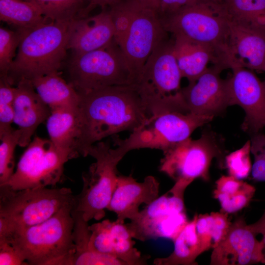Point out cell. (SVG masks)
Segmentation results:
<instances>
[{"instance_id":"obj_1","label":"cell","mask_w":265,"mask_h":265,"mask_svg":"<svg viewBox=\"0 0 265 265\" xmlns=\"http://www.w3.org/2000/svg\"><path fill=\"white\" fill-rule=\"evenodd\" d=\"M79 93L80 129L77 151L83 157L87 156L88 149L95 143L122 132H132L151 117L135 84L107 86Z\"/></svg>"},{"instance_id":"obj_2","label":"cell","mask_w":265,"mask_h":265,"mask_svg":"<svg viewBox=\"0 0 265 265\" xmlns=\"http://www.w3.org/2000/svg\"><path fill=\"white\" fill-rule=\"evenodd\" d=\"M71 23L51 21L25 31L7 75L13 85L23 79L59 72L68 49Z\"/></svg>"},{"instance_id":"obj_3","label":"cell","mask_w":265,"mask_h":265,"mask_svg":"<svg viewBox=\"0 0 265 265\" xmlns=\"http://www.w3.org/2000/svg\"><path fill=\"white\" fill-rule=\"evenodd\" d=\"M73 202L67 204L46 221L17 232L4 240L10 243L32 265H71Z\"/></svg>"},{"instance_id":"obj_4","label":"cell","mask_w":265,"mask_h":265,"mask_svg":"<svg viewBox=\"0 0 265 265\" xmlns=\"http://www.w3.org/2000/svg\"><path fill=\"white\" fill-rule=\"evenodd\" d=\"M173 44L172 36L158 45L135 84L151 117L171 111H188L181 91L183 77Z\"/></svg>"},{"instance_id":"obj_5","label":"cell","mask_w":265,"mask_h":265,"mask_svg":"<svg viewBox=\"0 0 265 265\" xmlns=\"http://www.w3.org/2000/svg\"><path fill=\"white\" fill-rule=\"evenodd\" d=\"M74 200L67 187L14 190L0 186V239L46 221Z\"/></svg>"},{"instance_id":"obj_6","label":"cell","mask_w":265,"mask_h":265,"mask_svg":"<svg viewBox=\"0 0 265 265\" xmlns=\"http://www.w3.org/2000/svg\"><path fill=\"white\" fill-rule=\"evenodd\" d=\"M162 21L165 29L173 36H181L212 48L219 66L229 68L228 16L221 3L204 0L179 11Z\"/></svg>"},{"instance_id":"obj_7","label":"cell","mask_w":265,"mask_h":265,"mask_svg":"<svg viewBox=\"0 0 265 265\" xmlns=\"http://www.w3.org/2000/svg\"><path fill=\"white\" fill-rule=\"evenodd\" d=\"M67 81L79 93L111 86L135 84L121 49L113 39L89 52L72 53L66 67Z\"/></svg>"},{"instance_id":"obj_8","label":"cell","mask_w":265,"mask_h":265,"mask_svg":"<svg viewBox=\"0 0 265 265\" xmlns=\"http://www.w3.org/2000/svg\"><path fill=\"white\" fill-rule=\"evenodd\" d=\"M87 155L94 158L95 162L82 174V189L75 196L73 210L81 213L84 219L88 222L105 217V210L117 184V166L125 155L117 147L112 148L108 142L102 141L92 145Z\"/></svg>"},{"instance_id":"obj_9","label":"cell","mask_w":265,"mask_h":265,"mask_svg":"<svg viewBox=\"0 0 265 265\" xmlns=\"http://www.w3.org/2000/svg\"><path fill=\"white\" fill-rule=\"evenodd\" d=\"M213 117L188 111H171L151 117L149 120L124 140H117V147L125 155L130 151L149 148L165 152L190 137L198 128Z\"/></svg>"},{"instance_id":"obj_10","label":"cell","mask_w":265,"mask_h":265,"mask_svg":"<svg viewBox=\"0 0 265 265\" xmlns=\"http://www.w3.org/2000/svg\"><path fill=\"white\" fill-rule=\"evenodd\" d=\"M217 140L212 133L187 138L163 152L159 170L188 186L196 179L208 181L212 161L222 153Z\"/></svg>"},{"instance_id":"obj_11","label":"cell","mask_w":265,"mask_h":265,"mask_svg":"<svg viewBox=\"0 0 265 265\" xmlns=\"http://www.w3.org/2000/svg\"><path fill=\"white\" fill-rule=\"evenodd\" d=\"M132 1L130 25L119 46L136 83L148 58L169 33L156 11Z\"/></svg>"},{"instance_id":"obj_12","label":"cell","mask_w":265,"mask_h":265,"mask_svg":"<svg viewBox=\"0 0 265 265\" xmlns=\"http://www.w3.org/2000/svg\"><path fill=\"white\" fill-rule=\"evenodd\" d=\"M227 79L231 106L238 105L245 112L242 128L253 133L265 127V86L249 69L234 67Z\"/></svg>"},{"instance_id":"obj_13","label":"cell","mask_w":265,"mask_h":265,"mask_svg":"<svg viewBox=\"0 0 265 265\" xmlns=\"http://www.w3.org/2000/svg\"><path fill=\"white\" fill-rule=\"evenodd\" d=\"M223 69L213 65L194 82L181 89L189 112L215 117L231 106L227 80L220 77Z\"/></svg>"},{"instance_id":"obj_14","label":"cell","mask_w":265,"mask_h":265,"mask_svg":"<svg viewBox=\"0 0 265 265\" xmlns=\"http://www.w3.org/2000/svg\"><path fill=\"white\" fill-rule=\"evenodd\" d=\"M242 219L232 223L222 240L212 249L211 264L247 265L265 263V244Z\"/></svg>"},{"instance_id":"obj_15","label":"cell","mask_w":265,"mask_h":265,"mask_svg":"<svg viewBox=\"0 0 265 265\" xmlns=\"http://www.w3.org/2000/svg\"><path fill=\"white\" fill-rule=\"evenodd\" d=\"M50 139L35 137L21 156L16 170L0 186L14 190L47 187L52 179Z\"/></svg>"},{"instance_id":"obj_16","label":"cell","mask_w":265,"mask_h":265,"mask_svg":"<svg viewBox=\"0 0 265 265\" xmlns=\"http://www.w3.org/2000/svg\"><path fill=\"white\" fill-rule=\"evenodd\" d=\"M159 186L153 176H147L142 182H138L131 175H118L107 210L115 212L117 219L121 221L134 220L139 213L141 204L148 205L159 197Z\"/></svg>"},{"instance_id":"obj_17","label":"cell","mask_w":265,"mask_h":265,"mask_svg":"<svg viewBox=\"0 0 265 265\" xmlns=\"http://www.w3.org/2000/svg\"><path fill=\"white\" fill-rule=\"evenodd\" d=\"M13 122L18 127L21 137L19 146L25 147L39 125L47 121L51 113L29 80H20L16 86Z\"/></svg>"},{"instance_id":"obj_18","label":"cell","mask_w":265,"mask_h":265,"mask_svg":"<svg viewBox=\"0 0 265 265\" xmlns=\"http://www.w3.org/2000/svg\"><path fill=\"white\" fill-rule=\"evenodd\" d=\"M114 37V27L109 9L99 14L74 20L71 23L68 49L83 53L102 48Z\"/></svg>"},{"instance_id":"obj_19","label":"cell","mask_w":265,"mask_h":265,"mask_svg":"<svg viewBox=\"0 0 265 265\" xmlns=\"http://www.w3.org/2000/svg\"><path fill=\"white\" fill-rule=\"evenodd\" d=\"M228 24L230 69L241 67L265 72V35L240 26L229 17Z\"/></svg>"},{"instance_id":"obj_20","label":"cell","mask_w":265,"mask_h":265,"mask_svg":"<svg viewBox=\"0 0 265 265\" xmlns=\"http://www.w3.org/2000/svg\"><path fill=\"white\" fill-rule=\"evenodd\" d=\"M173 50L183 78L189 83L195 81L212 62L219 66V60L211 47L181 36H173Z\"/></svg>"},{"instance_id":"obj_21","label":"cell","mask_w":265,"mask_h":265,"mask_svg":"<svg viewBox=\"0 0 265 265\" xmlns=\"http://www.w3.org/2000/svg\"><path fill=\"white\" fill-rule=\"evenodd\" d=\"M80 129L79 106L52 110L47 120L49 139L57 149L72 159L80 156L77 151Z\"/></svg>"},{"instance_id":"obj_22","label":"cell","mask_w":265,"mask_h":265,"mask_svg":"<svg viewBox=\"0 0 265 265\" xmlns=\"http://www.w3.org/2000/svg\"><path fill=\"white\" fill-rule=\"evenodd\" d=\"M186 212L145 220H133L126 224L133 238L141 241L165 238L173 241L187 223Z\"/></svg>"},{"instance_id":"obj_23","label":"cell","mask_w":265,"mask_h":265,"mask_svg":"<svg viewBox=\"0 0 265 265\" xmlns=\"http://www.w3.org/2000/svg\"><path fill=\"white\" fill-rule=\"evenodd\" d=\"M74 253L71 265H125L118 259L97 252L90 242L91 231L81 213L72 210Z\"/></svg>"},{"instance_id":"obj_24","label":"cell","mask_w":265,"mask_h":265,"mask_svg":"<svg viewBox=\"0 0 265 265\" xmlns=\"http://www.w3.org/2000/svg\"><path fill=\"white\" fill-rule=\"evenodd\" d=\"M42 100L52 110L64 107H77L80 94L59 73L30 80Z\"/></svg>"},{"instance_id":"obj_25","label":"cell","mask_w":265,"mask_h":265,"mask_svg":"<svg viewBox=\"0 0 265 265\" xmlns=\"http://www.w3.org/2000/svg\"><path fill=\"white\" fill-rule=\"evenodd\" d=\"M255 192L251 185L230 175H222L215 182L213 196L220 203L222 212H236L246 207Z\"/></svg>"},{"instance_id":"obj_26","label":"cell","mask_w":265,"mask_h":265,"mask_svg":"<svg viewBox=\"0 0 265 265\" xmlns=\"http://www.w3.org/2000/svg\"><path fill=\"white\" fill-rule=\"evenodd\" d=\"M196 214L173 240L174 250L167 257L155 259V265H190L195 264L196 258L204 252L197 233Z\"/></svg>"},{"instance_id":"obj_27","label":"cell","mask_w":265,"mask_h":265,"mask_svg":"<svg viewBox=\"0 0 265 265\" xmlns=\"http://www.w3.org/2000/svg\"><path fill=\"white\" fill-rule=\"evenodd\" d=\"M0 20L21 30L33 29L49 21L35 3L24 0H0Z\"/></svg>"},{"instance_id":"obj_28","label":"cell","mask_w":265,"mask_h":265,"mask_svg":"<svg viewBox=\"0 0 265 265\" xmlns=\"http://www.w3.org/2000/svg\"><path fill=\"white\" fill-rule=\"evenodd\" d=\"M222 4L232 21L265 35V0H226Z\"/></svg>"},{"instance_id":"obj_29","label":"cell","mask_w":265,"mask_h":265,"mask_svg":"<svg viewBox=\"0 0 265 265\" xmlns=\"http://www.w3.org/2000/svg\"><path fill=\"white\" fill-rule=\"evenodd\" d=\"M110 238L115 257L125 265H144L147 264V256L141 254L134 245L135 241L124 222L118 219L110 221Z\"/></svg>"},{"instance_id":"obj_30","label":"cell","mask_w":265,"mask_h":265,"mask_svg":"<svg viewBox=\"0 0 265 265\" xmlns=\"http://www.w3.org/2000/svg\"><path fill=\"white\" fill-rule=\"evenodd\" d=\"M227 214L212 212L198 215L196 229L204 252L215 247L227 233L232 224Z\"/></svg>"},{"instance_id":"obj_31","label":"cell","mask_w":265,"mask_h":265,"mask_svg":"<svg viewBox=\"0 0 265 265\" xmlns=\"http://www.w3.org/2000/svg\"><path fill=\"white\" fill-rule=\"evenodd\" d=\"M50 21L71 22L84 17L88 0H34Z\"/></svg>"},{"instance_id":"obj_32","label":"cell","mask_w":265,"mask_h":265,"mask_svg":"<svg viewBox=\"0 0 265 265\" xmlns=\"http://www.w3.org/2000/svg\"><path fill=\"white\" fill-rule=\"evenodd\" d=\"M20 137L18 129L0 135V186L6 183L14 172V151Z\"/></svg>"},{"instance_id":"obj_33","label":"cell","mask_w":265,"mask_h":265,"mask_svg":"<svg viewBox=\"0 0 265 265\" xmlns=\"http://www.w3.org/2000/svg\"><path fill=\"white\" fill-rule=\"evenodd\" d=\"M26 30L0 28V76H7L16 57V51Z\"/></svg>"},{"instance_id":"obj_34","label":"cell","mask_w":265,"mask_h":265,"mask_svg":"<svg viewBox=\"0 0 265 265\" xmlns=\"http://www.w3.org/2000/svg\"><path fill=\"white\" fill-rule=\"evenodd\" d=\"M16 87L7 77L0 76V135L12 130Z\"/></svg>"},{"instance_id":"obj_35","label":"cell","mask_w":265,"mask_h":265,"mask_svg":"<svg viewBox=\"0 0 265 265\" xmlns=\"http://www.w3.org/2000/svg\"><path fill=\"white\" fill-rule=\"evenodd\" d=\"M250 153L251 142L248 140L241 148L226 156L225 164L229 175L242 180L249 176L252 166Z\"/></svg>"},{"instance_id":"obj_36","label":"cell","mask_w":265,"mask_h":265,"mask_svg":"<svg viewBox=\"0 0 265 265\" xmlns=\"http://www.w3.org/2000/svg\"><path fill=\"white\" fill-rule=\"evenodd\" d=\"M110 221L106 219L89 226L91 231L90 242L97 252L114 257L110 238Z\"/></svg>"},{"instance_id":"obj_37","label":"cell","mask_w":265,"mask_h":265,"mask_svg":"<svg viewBox=\"0 0 265 265\" xmlns=\"http://www.w3.org/2000/svg\"><path fill=\"white\" fill-rule=\"evenodd\" d=\"M251 142V153L254 156L251 174L257 181L265 182V135L259 132L253 134Z\"/></svg>"},{"instance_id":"obj_38","label":"cell","mask_w":265,"mask_h":265,"mask_svg":"<svg viewBox=\"0 0 265 265\" xmlns=\"http://www.w3.org/2000/svg\"><path fill=\"white\" fill-rule=\"evenodd\" d=\"M204 0H159L158 14L161 21L182 9Z\"/></svg>"},{"instance_id":"obj_39","label":"cell","mask_w":265,"mask_h":265,"mask_svg":"<svg viewBox=\"0 0 265 265\" xmlns=\"http://www.w3.org/2000/svg\"><path fill=\"white\" fill-rule=\"evenodd\" d=\"M7 241L0 240V265H26L28 264Z\"/></svg>"},{"instance_id":"obj_40","label":"cell","mask_w":265,"mask_h":265,"mask_svg":"<svg viewBox=\"0 0 265 265\" xmlns=\"http://www.w3.org/2000/svg\"><path fill=\"white\" fill-rule=\"evenodd\" d=\"M122 0H88L87 6L84 11V17L88 16L89 13L94 8L100 7L102 9L111 7L117 4Z\"/></svg>"},{"instance_id":"obj_41","label":"cell","mask_w":265,"mask_h":265,"mask_svg":"<svg viewBox=\"0 0 265 265\" xmlns=\"http://www.w3.org/2000/svg\"><path fill=\"white\" fill-rule=\"evenodd\" d=\"M249 228L256 234L265 233V211L262 217L253 224L248 225Z\"/></svg>"},{"instance_id":"obj_42","label":"cell","mask_w":265,"mask_h":265,"mask_svg":"<svg viewBox=\"0 0 265 265\" xmlns=\"http://www.w3.org/2000/svg\"><path fill=\"white\" fill-rule=\"evenodd\" d=\"M143 6L154 10L158 13L159 0H135Z\"/></svg>"},{"instance_id":"obj_43","label":"cell","mask_w":265,"mask_h":265,"mask_svg":"<svg viewBox=\"0 0 265 265\" xmlns=\"http://www.w3.org/2000/svg\"><path fill=\"white\" fill-rule=\"evenodd\" d=\"M212 1H213L214 2L222 4L226 0H211Z\"/></svg>"},{"instance_id":"obj_44","label":"cell","mask_w":265,"mask_h":265,"mask_svg":"<svg viewBox=\"0 0 265 265\" xmlns=\"http://www.w3.org/2000/svg\"><path fill=\"white\" fill-rule=\"evenodd\" d=\"M263 238L262 240H263L264 243L265 244V233L264 234H263Z\"/></svg>"},{"instance_id":"obj_45","label":"cell","mask_w":265,"mask_h":265,"mask_svg":"<svg viewBox=\"0 0 265 265\" xmlns=\"http://www.w3.org/2000/svg\"><path fill=\"white\" fill-rule=\"evenodd\" d=\"M24 0L27 1H31V2H33L35 3L34 0Z\"/></svg>"},{"instance_id":"obj_46","label":"cell","mask_w":265,"mask_h":265,"mask_svg":"<svg viewBox=\"0 0 265 265\" xmlns=\"http://www.w3.org/2000/svg\"><path fill=\"white\" fill-rule=\"evenodd\" d=\"M263 83H264V85H265V80L263 81Z\"/></svg>"}]
</instances>
